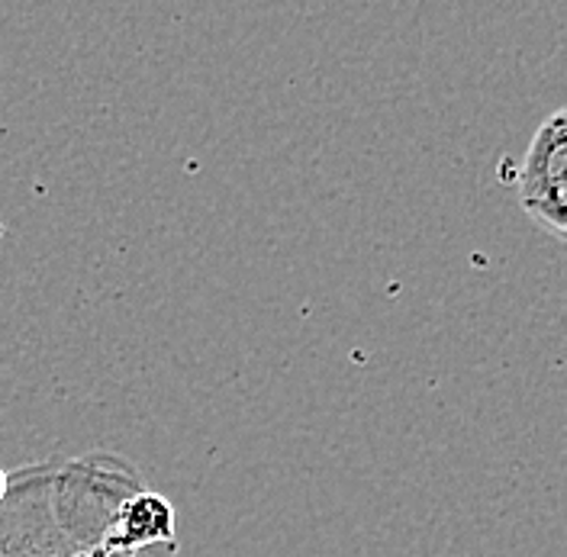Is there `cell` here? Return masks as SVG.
<instances>
[{
    "instance_id": "3",
    "label": "cell",
    "mask_w": 567,
    "mask_h": 557,
    "mask_svg": "<svg viewBox=\"0 0 567 557\" xmlns=\"http://www.w3.org/2000/svg\"><path fill=\"white\" fill-rule=\"evenodd\" d=\"M3 489H7V474L0 471V496H3Z\"/></svg>"
},
{
    "instance_id": "2",
    "label": "cell",
    "mask_w": 567,
    "mask_h": 557,
    "mask_svg": "<svg viewBox=\"0 0 567 557\" xmlns=\"http://www.w3.org/2000/svg\"><path fill=\"white\" fill-rule=\"evenodd\" d=\"M565 110H555L535 133L519 168V200L538 226L565 239Z\"/></svg>"
},
{
    "instance_id": "1",
    "label": "cell",
    "mask_w": 567,
    "mask_h": 557,
    "mask_svg": "<svg viewBox=\"0 0 567 557\" xmlns=\"http://www.w3.org/2000/svg\"><path fill=\"white\" fill-rule=\"evenodd\" d=\"M0 557H181L175 509L106 454L33 464L7 477Z\"/></svg>"
}]
</instances>
